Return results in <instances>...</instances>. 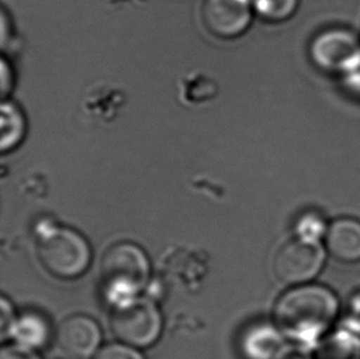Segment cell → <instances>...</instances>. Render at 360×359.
I'll return each mask as SVG.
<instances>
[{
	"instance_id": "2",
	"label": "cell",
	"mask_w": 360,
	"mask_h": 359,
	"mask_svg": "<svg viewBox=\"0 0 360 359\" xmlns=\"http://www.w3.org/2000/svg\"><path fill=\"white\" fill-rule=\"evenodd\" d=\"M103 291L115 304L138 296L150 277V263L143 248L133 243L115 244L101 260Z\"/></svg>"
},
{
	"instance_id": "3",
	"label": "cell",
	"mask_w": 360,
	"mask_h": 359,
	"mask_svg": "<svg viewBox=\"0 0 360 359\" xmlns=\"http://www.w3.org/2000/svg\"><path fill=\"white\" fill-rule=\"evenodd\" d=\"M37 255L42 267L63 281L83 276L93 258L88 240L77 230L64 227H49L39 234Z\"/></svg>"
},
{
	"instance_id": "13",
	"label": "cell",
	"mask_w": 360,
	"mask_h": 359,
	"mask_svg": "<svg viewBox=\"0 0 360 359\" xmlns=\"http://www.w3.org/2000/svg\"><path fill=\"white\" fill-rule=\"evenodd\" d=\"M252 9L261 19L283 23L297 13L300 0H250Z\"/></svg>"
},
{
	"instance_id": "18",
	"label": "cell",
	"mask_w": 360,
	"mask_h": 359,
	"mask_svg": "<svg viewBox=\"0 0 360 359\" xmlns=\"http://www.w3.org/2000/svg\"><path fill=\"white\" fill-rule=\"evenodd\" d=\"M349 316L352 322L360 327V291L349 301Z\"/></svg>"
},
{
	"instance_id": "9",
	"label": "cell",
	"mask_w": 360,
	"mask_h": 359,
	"mask_svg": "<svg viewBox=\"0 0 360 359\" xmlns=\"http://www.w3.org/2000/svg\"><path fill=\"white\" fill-rule=\"evenodd\" d=\"M326 248L342 263L360 261V223L354 219H340L326 234Z\"/></svg>"
},
{
	"instance_id": "16",
	"label": "cell",
	"mask_w": 360,
	"mask_h": 359,
	"mask_svg": "<svg viewBox=\"0 0 360 359\" xmlns=\"http://www.w3.org/2000/svg\"><path fill=\"white\" fill-rule=\"evenodd\" d=\"M0 359H41L36 351L26 346L14 344L4 346L0 351Z\"/></svg>"
},
{
	"instance_id": "11",
	"label": "cell",
	"mask_w": 360,
	"mask_h": 359,
	"mask_svg": "<svg viewBox=\"0 0 360 359\" xmlns=\"http://www.w3.org/2000/svg\"><path fill=\"white\" fill-rule=\"evenodd\" d=\"M27 131V122L21 107L11 100L1 103V153L13 151L24 141Z\"/></svg>"
},
{
	"instance_id": "12",
	"label": "cell",
	"mask_w": 360,
	"mask_h": 359,
	"mask_svg": "<svg viewBox=\"0 0 360 359\" xmlns=\"http://www.w3.org/2000/svg\"><path fill=\"white\" fill-rule=\"evenodd\" d=\"M49 335L51 329L47 320L39 314L29 313L16 321L13 337L20 345L39 350L49 344Z\"/></svg>"
},
{
	"instance_id": "17",
	"label": "cell",
	"mask_w": 360,
	"mask_h": 359,
	"mask_svg": "<svg viewBox=\"0 0 360 359\" xmlns=\"http://www.w3.org/2000/svg\"><path fill=\"white\" fill-rule=\"evenodd\" d=\"M15 85V73L11 64L6 62V58H1V96L6 100V96L13 92Z\"/></svg>"
},
{
	"instance_id": "7",
	"label": "cell",
	"mask_w": 360,
	"mask_h": 359,
	"mask_svg": "<svg viewBox=\"0 0 360 359\" xmlns=\"http://www.w3.org/2000/svg\"><path fill=\"white\" fill-rule=\"evenodd\" d=\"M252 11L250 0H205L200 8V19L212 36L234 39L248 29Z\"/></svg>"
},
{
	"instance_id": "8",
	"label": "cell",
	"mask_w": 360,
	"mask_h": 359,
	"mask_svg": "<svg viewBox=\"0 0 360 359\" xmlns=\"http://www.w3.org/2000/svg\"><path fill=\"white\" fill-rule=\"evenodd\" d=\"M101 340L103 334L100 326L89 316H69L59 326V346L73 358H93L100 350Z\"/></svg>"
},
{
	"instance_id": "15",
	"label": "cell",
	"mask_w": 360,
	"mask_h": 359,
	"mask_svg": "<svg viewBox=\"0 0 360 359\" xmlns=\"http://www.w3.org/2000/svg\"><path fill=\"white\" fill-rule=\"evenodd\" d=\"M16 321L18 319L15 316L11 301L3 296L0 301V339L3 342L14 336Z\"/></svg>"
},
{
	"instance_id": "4",
	"label": "cell",
	"mask_w": 360,
	"mask_h": 359,
	"mask_svg": "<svg viewBox=\"0 0 360 359\" xmlns=\"http://www.w3.org/2000/svg\"><path fill=\"white\" fill-rule=\"evenodd\" d=\"M162 315L148 298H131L113 306L110 326L122 344L138 350L155 345L162 332Z\"/></svg>"
},
{
	"instance_id": "5",
	"label": "cell",
	"mask_w": 360,
	"mask_h": 359,
	"mask_svg": "<svg viewBox=\"0 0 360 359\" xmlns=\"http://www.w3.org/2000/svg\"><path fill=\"white\" fill-rule=\"evenodd\" d=\"M309 57L321 72L348 75L360 67V37L346 27H328L312 37Z\"/></svg>"
},
{
	"instance_id": "14",
	"label": "cell",
	"mask_w": 360,
	"mask_h": 359,
	"mask_svg": "<svg viewBox=\"0 0 360 359\" xmlns=\"http://www.w3.org/2000/svg\"><path fill=\"white\" fill-rule=\"evenodd\" d=\"M93 359H146L136 347L126 344H111L105 346L96 352Z\"/></svg>"
},
{
	"instance_id": "19",
	"label": "cell",
	"mask_w": 360,
	"mask_h": 359,
	"mask_svg": "<svg viewBox=\"0 0 360 359\" xmlns=\"http://www.w3.org/2000/svg\"><path fill=\"white\" fill-rule=\"evenodd\" d=\"M278 359H310L307 355L297 351H289V352H283L282 355L278 357Z\"/></svg>"
},
{
	"instance_id": "1",
	"label": "cell",
	"mask_w": 360,
	"mask_h": 359,
	"mask_svg": "<svg viewBox=\"0 0 360 359\" xmlns=\"http://www.w3.org/2000/svg\"><path fill=\"white\" fill-rule=\"evenodd\" d=\"M338 301L320 286H300L283 294L274 306L278 330L292 340L311 342L336 317Z\"/></svg>"
},
{
	"instance_id": "6",
	"label": "cell",
	"mask_w": 360,
	"mask_h": 359,
	"mask_svg": "<svg viewBox=\"0 0 360 359\" xmlns=\"http://www.w3.org/2000/svg\"><path fill=\"white\" fill-rule=\"evenodd\" d=\"M323 260V248L316 240L299 238L279 248L273 261V271L278 281L284 284L300 286L319 275Z\"/></svg>"
},
{
	"instance_id": "10",
	"label": "cell",
	"mask_w": 360,
	"mask_h": 359,
	"mask_svg": "<svg viewBox=\"0 0 360 359\" xmlns=\"http://www.w3.org/2000/svg\"><path fill=\"white\" fill-rule=\"evenodd\" d=\"M241 350L246 359H278L283 353L282 337L271 326H252L243 334Z\"/></svg>"
}]
</instances>
